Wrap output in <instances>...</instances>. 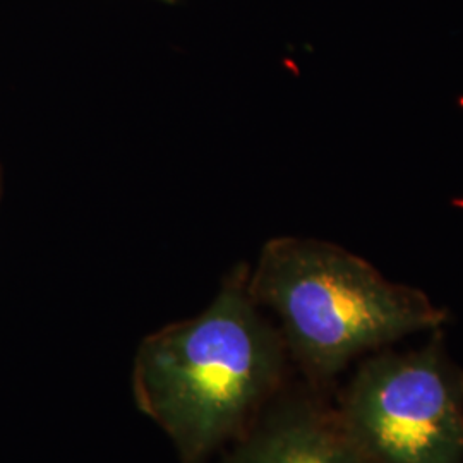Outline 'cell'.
<instances>
[{
    "instance_id": "cell-1",
    "label": "cell",
    "mask_w": 463,
    "mask_h": 463,
    "mask_svg": "<svg viewBox=\"0 0 463 463\" xmlns=\"http://www.w3.org/2000/svg\"><path fill=\"white\" fill-rule=\"evenodd\" d=\"M235 271L206 311L146 336L134 357L139 411L165 430L183 463H204L241 438L279 395L287 347Z\"/></svg>"
},
{
    "instance_id": "cell-5",
    "label": "cell",
    "mask_w": 463,
    "mask_h": 463,
    "mask_svg": "<svg viewBox=\"0 0 463 463\" xmlns=\"http://www.w3.org/2000/svg\"><path fill=\"white\" fill-rule=\"evenodd\" d=\"M170 2H175V0H170Z\"/></svg>"
},
{
    "instance_id": "cell-2",
    "label": "cell",
    "mask_w": 463,
    "mask_h": 463,
    "mask_svg": "<svg viewBox=\"0 0 463 463\" xmlns=\"http://www.w3.org/2000/svg\"><path fill=\"white\" fill-rule=\"evenodd\" d=\"M248 288L258 306L279 316L287 352L313 384L328 383L364 352L438 330L448 319L422 290L316 239L268 241Z\"/></svg>"
},
{
    "instance_id": "cell-4",
    "label": "cell",
    "mask_w": 463,
    "mask_h": 463,
    "mask_svg": "<svg viewBox=\"0 0 463 463\" xmlns=\"http://www.w3.org/2000/svg\"><path fill=\"white\" fill-rule=\"evenodd\" d=\"M223 463H376L336 409L311 397L271 400Z\"/></svg>"
},
{
    "instance_id": "cell-6",
    "label": "cell",
    "mask_w": 463,
    "mask_h": 463,
    "mask_svg": "<svg viewBox=\"0 0 463 463\" xmlns=\"http://www.w3.org/2000/svg\"><path fill=\"white\" fill-rule=\"evenodd\" d=\"M165 2H170V0H165Z\"/></svg>"
},
{
    "instance_id": "cell-3",
    "label": "cell",
    "mask_w": 463,
    "mask_h": 463,
    "mask_svg": "<svg viewBox=\"0 0 463 463\" xmlns=\"http://www.w3.org/2000/svg\"><path fill=\"white\" fill-rule=\"evenodd\" d=\"M336 411L376 463H463V371L439 340L364 361Z\"/></svg>"
}]
</instances>
